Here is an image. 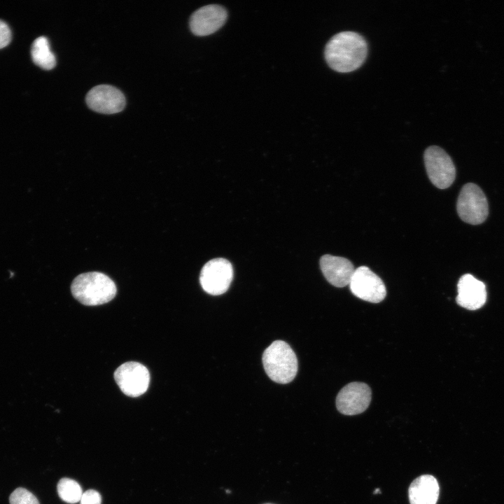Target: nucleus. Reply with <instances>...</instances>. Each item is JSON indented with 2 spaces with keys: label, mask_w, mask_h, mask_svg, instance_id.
Returning a JSON list of instances; mask_svg holds the SVG:
<instances>
[{
  "label": "nucleus",
  "mask_w": 504,
  "mask_h": 504,
  "mask_svg": "<svg viewBox=\"0 0 504 504\" xmlns=\"http://www.w3.org/2000/svg\"><path fill=\"white\" fill-rule=\"evenodd\" d=\"M324 54L330 68L339 72H349L365 61L368 43L360 34L344 31L335 34L328 41Z\"/></svg>",
  "instance_id": "1"
},
{
  "label": "nucleus",
  "mask_w": 504,
  "mask_h": 504,
  "mask_svg": "<svg viewBox=\"0 0 504 504\" xmlns=\"http://www.w3.org/2000/svg\"><path fill=\"white\" fill-rule=\"evenodd\" d=\"M71 290L78 301L87 306L108 302L117 293L114 281L107 275L98 272L77 276L71 284Z\"/></svg>",
  "instance_id": "2"
},
{
  "label": "nucleus",
  "mask_w": 504,
  "mask_h": 504,
  "mask_svg": "<svg viewBox=\"0 0 504 504\" xmlns=\"http://www.w3.org/2000/svg\"><path fill=\"white\" fill-rule=\"evenodd\" d=\"M263 367L274 382L288 384L298 372V360L291 347L282 340L273 342L263 352Z\"/></svg>",
  "instance_id": "3"
},
{
  "label": "nucleus",
  "mask_w": 504,
  "mask_h": 504,
  "mask_svg": "<svg viewBox=\"0 0 504 504\" xmlns=\"http://www.w3.org/2000/svg\"><path fill=\"white\" fill-rule=\"evenodd\" d=\"M456 209L461 219L472 225L482 223L489 214L488 202L484 192L472 183H466L461 188Z\"/></svg>",
  "instance_id": "4"
},
{
  "label": "nucleus",
  "mask_w": 504,
  "mask_h": 504,
  "mask_svg": "<svg viewBox=\"0 0 504 504\" xmlns=\"http://www.w3.org/2000/svg\"><path fill=\"white\" fill-rule=\"evenodd\" d=\"M428 176L440 189L449 188L454 181L456 169L449 155L440 147L430 146L424 155Z\"/></svg>",
  "instance_id": "5"
},
{
  "label": "nucleus",
  "mask_w": 504,
  "mask_h": 504,
  "mask_svg": "<svg viewBox=\"0 0 504 504\" xmlns=\"http://www.w3.org/2000/svg\"><path fill=\"white\" fill-rule=\"evenodd\" d=\"M233 278V268L226 259L218 258L207 262L202 267L200 282L203 290L212 295L225 293Z\"/></svg>",
  "instance_id": "6"
},
{
  "label": "nucleus",
  "mask_w": 504,
  "mask_h": 504,
  "mask_svg": "<svg viewBox=\"0 0 504 504\" xmlns=\"http://www.w3.org/2000/svg\"><path fill=\"white\" fill-rule=\"evenodd\" d=\"M114 379L124 394L134 398L147 391L150 373L142 364L130 361L122 364L115 370Z\"/></svg>",
  "instance_id": "7"
},
{
  "label": "nucleus",
  "mask_w": 504,
  "mask_h": 504,
  "mask_svg": "<svg viewBox=\"0 0 504 504\" xmlns=\"http://www.w3.org/2000/svg\"><path fill=\"white\" fill-rule=\"evenodd\" d=\"M349 286L355 296L372 303L382 302L386 295L383 281L366 266H360L355 270Z\"/></svg>",
  "instance_id": "8"
},
{
  "label": "nucleus",
  "mask_w": 504,
  "mask_h": 504,
  "mask_svg": "<svg viewBox=\"0 0 504 504\" xmlns=\"http://www.w3.org/2000/svg\"><path fill=\"white\" fill-rule=\"evenodd\" d=\"M371 396V389L368 385L363 382H351L344 386L338 393L336 407L343 414H358L368 407Z\"/></svg>",
  "instance_id": "9"
},
{
  "label": "nucleus",
  "mask_w": 504,
  "mask_h": 504,
  "mask_svg": "<svg viewBox=\"0 0 504 504\" xmlns=\"http://www.w3.org/2000/svg\"><path fill=\"white\" fill-rule=\"evenodd\" d=\"M85 100L90 109L105 114H113L122 111L126 103L122 92L108 85H99L92 88L88 92Z\"/></svg>",
  "instance_id": "10"
},
{
  "label": "nucleus",
  "mask_w": 504,
  "mask_h": 504,
  "mask_svg": "<svg viewBox=\"0 0 504 504\" xmlns=\"http://www.w3.org/2000/svg\"><path fill=\"white\" fill-rule=\"evenodd\" d=\"M227 13L221 6L211 4L195 11L190 18V28L196 36H204L218 30L225 22Z\"/></svg>",
  "instance_id": "11"
},
{
  "label": "nucleus",
  "mask_w": 504,
  "mask_h": 504,
  "mask_svg": "<svg viewBox=\"0 0 504 504\" xmlns=\"http://www.w3.org/2000/svg\"><path fill=\"white\" fill-rule=\"evenodd\" d=\"M457 288L456 300L462 307L475 310L482 307L486 300L484 284L472 274L463 275L458 280Z\"/></svg>",
  "instance_id": "12"
},
{
  "label": "nucleus",
  "mask_w": 504,
  "mask_h": 504,
  "mask_svg": "<svg viewBox=\"0 0 504 504\" xmlns=\"http://www.w3.org/2000/svg\"><path fill=\"white\" fill-rule=\"evenodd\" d=\"M321 272L332 286L342 288L349 285L355 268L348 259L326 254L320 259Z\"/></svg>",
  "instance_id": "13"
},
{
  "label": "nucleus",
  "mask_w": 504,
  "mask_h": 504,
  "mask_svg": "<svg viewBox=\"0 0 504 504\" xmlns=\"http://www.w3.org/2000/svg\"><path fill=\"white\" fill-rule=\"evenodd\" d=\"M439 484L430 475L416 478L408 489L410 504H436L439 496Z\"/></svg>",
  "instance_id": "14"
},
{
  "label": "nucleus",
  "mask_w": 504,
  "mask_h": 504,
  "mask_svg": "<svg viewBox=\"0 0 504 504\" xmlns=\"http://www.w3.org/2000/svg\"><path fill=\"white\" fill-rule=\"evenodd\" d=\"M31 55L34 64L45 70L52 69L56 64L55 56L45 36H39L34 40L31 48Z\"/></svg>",
  "instance_id": "15"
},
{
  "label": "nucleus",
  "mask_w": 504,
  "mask_h": 504,
  "mask_svg": "<svg viewBox=\"0 0 504 504\" xmlns=\"http://www.w3.org/2000/svg\"><path fill=\"white\" fill-rule=\"evenodd\" d=\"M57 491L59 498L70 504L80 502L83 493L81 486L76 481L67 477L59 479Z\"/></svg>",
  "instance_id": "16"
},
{
  "label": "nucleus",
  "mask_w": 504,
  "mask_h": 504,
  "mask_svg": "<svg viewBox=\"0 0 504 504\" xmlns=\"http://www.w3.org/2000/svg\"><path fill=\"white\" fill-rule=\"evenodd\" d=\"M10 504H40L37 498L27 489L19 487L9 497Z\"/></svg>",
  "instance_id": "17"
},
{
  "label": "nucleus",
  "mask_w": 504,
  "mask_h": 504,
  "mask_svg": "<svg viewBox=\"0 0 504 504\" xmlns=\"http://www.w3.org/2000/svg\"><path fill=\"white\" fill-rule=\"evenodd\" d=\"M80 504H102V496L96 490H87L83 493Z\"/></svg>",
  "instance_id": "18"
},
{
  "label": "nucleus",
  "mask_w": 504,
  "mask_h": 504,
  "mask_svg": "<svg viewBox=\"0 0 504 504\" xmlns=\"http://www.w3.org/2000/svg\"><path fill=\"white\" fill-rule=\"evenodd\" d=\"M11 40V31L8 24L0 20V49L7 46Z\"/></svg>",
  "instance_id": "19"
},
{
  "label": "nucleus",
  "mask_w": 504,
  "mask_h": 504,
  "mask_svg": "<svg viewBox=\"0 0 504 504\" xmlns=\"http://www.w3.org/2000/svg\"><path fill=\"white\" fill-rule=\"evenodd\" d=\"M381 493L380 489H376L374 491V493H374V494H377V493Z\"/></svg>",
  "instance_id": "20"
}]
</instances>
